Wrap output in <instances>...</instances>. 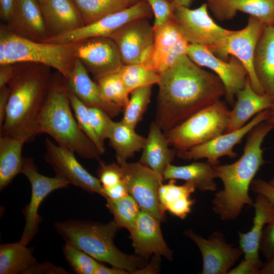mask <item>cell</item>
I'll return each instance as SVG.
<instances>
[{"label":"cell","instance_id":"cell-51","mask_svg":"<svg viewBox=\"0 0 274 274\" xmlns=\"http://www.w3.org/2000/svg\"><path fill=\"white\" fill-rule=\"evenodd\" d=\"M129 273L127 270L112 266V267H108L105 265H104L100 263L98 267H97L95 274H128Z\"/></svg>","mask_w":274,"mask_h":274},{"label":"cell","instance_id":"cell-9","mask_svg":"<svg viewBox=\"0 0 274 274\" xmlns=\"http://www.w3.org/2000/svg\"><path fill=\"white\" fill-rule=\"evenodd\" d=\"M264 26L259 19L249 16L245 27L233 30L220 45L211 51L223 60H228L229 56L237 58L248 72L252 88L259 94L265 93L255 74L253 61L256 46Z\"/></svg>","mask_w":274,"mask_h":274},{"label":"cell","instance_id":"cell-43","mask_svg":"<svg viewBox=\"0 0 274 274\" xmlns=\"http://www.w3.org/2000/svg\"><path fill=\"white\" fill-rule=\"evenodd\" d=\"M98 176L103 189L112 187L124 180L121 167L118 163L106 164L100 161Z\"/></svg>","mask_w":274,"mask_h":274},{"label":"cell","instance_id":"cell-39","mask_svg":"<svg viewBox=\"0 0 274 274\" xmlns=\"http://www.w3.org/2000/svg\"><path fill=\"white\" fill-rule=\"evenodd\" d=\"M63 252L74 272L78 274H95L100 263L91 256L68 243L63 247Z\"/></svg>","mask_w":274,"mask_h":274},{"label":"cell","instance_id":"cell-42","mask_svg":"<svg viewBox=\"0 0 274 274\" xmlns=\"http://www.w3.org/2000/svg\"><path fill=\"white\" fill-rule=\"evenodd\" d=\"M154 16L153 26H161L174 19L176 6L171 0H145Z\"/></svg>","mask_w":274,"mask_h":274},{"label":"cell","instance_id":"cell-49","mask_svg":"<svg viewBox=\"0 0 274 274\" xmlns=\"http://www.w3.org/2000/svg\"><path fill=\"white\" fill-rule=\"evenodd\" d=\"M15 0H0L1 18L7 22L9 21L15 6Z\"/></svg>","mask_w":274,"mask_h":274},{"label":"cell","instance_id":"cell-11","mask_svg":"<svg viewBox=\"0 0 274 274\" xmlns=\"http://www.w3.org/2000/svg\"><path fill=\"white\" fill-rule=\"evenodd\" d=\"M152 14L149 4L145 0H141L95 22L64 33L47 37L40 41L53 43H71L93 37H109L128 23L140 18H149Z\"/></svg>","mask_w":274,"mask_h":274},{"label":"cell","instance_id":"cell-29","mask_svg":"<svg viewBox=\"0 0 274 274\" xmlns=\"http://www.w3.org/2000/svg\"><path fill=\"white\" fill-rule=\"evenodd\" d=\"M146 138L139 162L163 177L165 169L174 159L177 151L170 148L164 132L154 121L150 124Z\"/></svg>","mask_w":274,"mask_h":274},{"label":"cell","instance_id":"cell-15","mask_svg":"<svg viewBox=\"0 0 274 274\" xmlns=\"http://www.w3.org/2000/svg\"><path fill=\"white\" fill-rule=\"evenodd\" d=\"M76 55L96 80L118 72L124 65L116 44L109 37H93L77 42Z\"/></svg>","mask_w":274,"mask_h":274},{"label":"cell","instance_id":"cell-34","mask_svg":"<svg viewBox=\"0 0 274 274\" xmlns=\"http://www.w3.org/2000/svg\"><path fill=\"white\" fill-rule=\"evenodd\" d=\"M84 25L121 11L129 6L124 0H73Z\"/></svg>","mask_w":274,"mask_h":274},{"label":"cell","instance_id":"cell-28","mask_svg":"<svg viewBox=\"0 0 274 274\" xmlns=\"http://www.w3.org/2000/svg\"><path fill=\"white\" fill-rule=\"evenodd\" d=\"M253 64L265 94L274 100V25H265L256 46Z\"/></svg>","mask_w":274,"mask_h":274},{"label":"cell","instance_id":"cell-38","mask_svg":"<svg viewBox=\"0 0 274 274\" xmlns=\"http://www.w3.org/2000/svg\"><path fill=\"white\" fill-rule=\"evenodd\" d=\"M96 83L102 98L106 101L123 109L128 101L130 93L118 72L98 78Z\"/></svg>","mask_w":274,"mask_h":274},{"label":"cell","instance_id":"cell-47","mask_svg":"<svg viewBox=\"0 0 274 274\" xmlns=\"http://www.w3.org/2000/svg\"><path fill=\"white\" fill-rule=\"evenodd\" d=\"M104 198L112 200H118L129 195L124 180L112 187L104 189Z\"/></svg>","mask_w":274,"mask_h":274},{"label":"cell","instance_id":"cell-17","mask_svg":"<svg viewBox=\"0 0 274 274\" xmlns=\"http://www.w3.org/2000/svg\"><path fill=\"white\" fill-rule=\"evenodd\" d=\"M268 111V109L259 113L238 129L224 132L208 142L177 153L178 156L185 160L206 159L213 166L218 165L219 159L223 156L236 157L237 154L233 151L234 146L240 143L254 127L266 120Z\"/></svg>","mask_w":274,"mask_h":274},{"label":"cell","instance_id":"cell-31","mask_svg":"<svg viewBox=\"0 0 274 274\" xmlns=\"http://www.w3.org/2000/svg\"><path fill=\"white\" fill-rule=\"evenodd\" d=\"M176 183V180H169L168 183L161 184L158 190L159 200L163 211L184 219L195 203V199L190 196L196 188L190 182H185L181 185Z\"/></svg>","mask_w":274,"mask_h":274},{"label":"cell","instance_id":"cell-19","mask_svg":"<svg viewBox=\"0 0 274 274\" xmlns=\"http://www.w3.org/2000/svg\"><path fill=\"white\" fill-rule=\"evenodd\" d=\"M160 222L150 213L141 210L129 230L132 245L138 255L146 259L153 255L173 260V252L164 240Z\"/></svg>","mask_w":274,"mask_h":274},{"label":"cell","instance_id":"cell-6","mask_svg":"<svg viewBox=\"0 0 274 274\" xmlns=\"http://www.w3.org/2000/svg\"><path fill=\"white\" fill-rule=\"evenodd\" d=\"M0 38L5 45V58L1 65L23 62L41 64L56 69L67 79L77 60V42L35 41L3 27L1 29Z\"/></svg>","mask_w":274,"mask_h":274},{"label":"cell","instance_id":"cell-44","mask_svg":"<svg viewBox=\"0 0 274 274\" xmlns=\"http://www.w3.org/2000/svg\"><path fill=\"white\" fill-rule=\"evenodd\" d=\"M259 251L266 260L274 256V219L266 224L263 229Z\"/></svg>","mask_w":274,"mask_h":274},{"label":"cell","instance_id":"cell-5","mask_svg":"<svg viewBox=\"0 0 274 274\" xmlns=\"http://www.w3.org/2000/svg\"><path fill=\"white\" fill-rule=\"evenodd\" d=\"M55 228L66 243L98 261L125 269L129 273L146 265L145 258L125 254L115 245L114 238L120 227L114 220L106 224L68 220L55 223Z\"/></svg>","mask_w":274,"mask_h":274},{"label":"cell","instance_id":"cell-36","mask_svg":"<svg viewBox=\"0 0 274 274\" xmlns=\"http://www.w3.org/2000/svg\"><path fill=\"white\" fill-rule=\"evenodd\" d=\"M118 73L130 93L140 87L158 85L160 78L153 70L137 63L124 64Z\"/></svg>","mask_w":274,"mask_h":274},{"label":"cell","instance_id":"cell-3","mask_svg":"<svg viewBox=\"0 0 274 274\" xmlns=\"http://www.w3.org/2000/svg\"><path fill=\"white\" fill-rule=\"evenodd\" d=\"M274 128L264 121L248 133L242 156L234 162L214 166L216 178L221 180L223 189L212 200V209L222 221L236 219L245 205L253 206L249 188L261 167L266 162L263 158L262 144Z\"/></svg>","mask_w":274,"mask_h":274},{"label":"cell","instance_id":"cell-53","mask_svg":"<svg viewBox=\"0 0 274 274\" xmlns=\"http://www.w3.org/2000/svg\"><path fill=\"white\" fill-rule=\"evenodd\" d=\"M265 121L270 123L274 126V100L272 105L268 109L267 117Z\"/></svg>","mask_w":274,"mask_h":274},{"label":"cell","instance_id":"cell-45","mask_svg":"<svg viewBox=\"0 0 274 274\" xmlns=\"http://www.w3.org/2000/svg\"><path fill=\"white\" fill-rule=\"evenodd\" d=\"M251 187L253 192L264 196L274 205V186L263 179H258L253 180Z\"/></svg>","mask_w":274,"mask_h":274},{"label":"cell","instance_id":"cell-10","mask_svg":"<svg viewBox=\"0 0 274 274\" xmlns=\"http://www.w3.org/2000/svg\"><path fill=\"white\" fill-rule=\"evenodd\" d=\"M21 173L29 180L31 189L30 201L23 210L25 224L19 241L27 245L38 232L39 224L42 221L38 212L43 201L52 192L66 188L68 184L56 176L49 177L40 174L30 157H23Z\"/></svg>","mask_w":274,"mask_h":274},{"label":"cell","instance_id":"cell-55","mask_svg":"<svg viewBox=\"0 0 274 274\" xmlns=\"http://www.w3.org/2000/svg\"><path fill=\"white\" fill-rule=\"evenodd\" d=\"M127 4L129 6L141 0H124Z\"/></svg>","mask_w":274,"mask_h":274},{"label":"cell","instance_id":"cell-24","mask_svg":"<svg viewBox=\"0 0 274 274\" xmlns=\"http://www.w3.org/2000/svg\"><path fill=\"white\" fill-rule=\"evenodd\" d=\"M68 90L87 107H97L106 111L112 118L117 116L123 108L106 101L97 84L90 78L88 72L77 59L74 68L66 79Z\"/></svg>","mask_w":274,"mask_h":274},{"label":"cell","instance_id":"cell-18","mask_svg":"<svg viewBox=\"0 0 274 274\" xmlns=\"http://www.w3.org/2000/svg\"><path fill=\"white\" fill-rule=\"evenodd\" d=\"M154 39L150 68L161 75L183 55L190 44L173 19L161 26H153Z\"/></svg>","mask_w":274,"mask_h":274},{"label":"cell","instance_id":"cell-16","mask_svg":"<svg viewBox=\"0 0 274 274\" xmlns=\"http://www.w3.org/2000/svg\"><path fill=\"white\" fill-rule=\"evenodd\" d=\"M184 234L194 242L200 250L202 259V274H226L244 254L240 247L227 243L220 231L212 232L206 239L191 229Z\"/></svg>","mask_w":274,"mask_h":274},{"label":"cell","instance_id":"cell-37","mask_svg":"<svg viewBox=\"0 0 274 274\" xmlns=\"http://www.w3.org/2000/svg\"><path fill=\"white\" fill-rule=\"evenodd\" d=\"M106 200V206L113 215V220L120 228H125L129 231L141 210L135 200L129 194L118 200L107 198Z\"/></svg>","mask_w":274,"mask_h":274},{"label":"cell","instance_id":"cell-7","mask_svg":"<svg viewBox=\"0 0 274 274\" xmlns=\"http://www.w3.org/2000/svg\"><path fill=\"white\" fill-rule=\"evenodd\" d=\"M230 110L219 99L164 132L170 147L182 152L226 132Z\"/></svg>","mask_w":274,"mask_h":274},{"label":"cell","instance_id":"cell-23","mask_svg":"<svg viewBox=\"0 0 274 274\" xmlns=\"http://www.w3.org/2000/svg\"><path fill=\"white\" fill-rule=\"evenodd\" d=\"M220 21L232 19L238 12L259 19L265 25H274V0H205Z\"/></svg>","mask_w":274,"mask_h":274},{"label":"cell","instance_id":"cell-8","mask_svg":"<svg viewBox=\"0 0 274 274\" xmlns=\"http://www.w3.org/2000/svg\"><path fill=\"white\" fill-rule=\"evenodd\" d=\"M208 10L206 2L195 9L177 6L174 19L190 44L203 46L212 51L233 30L218 25L210 16Z\"/></svg>","mask_w":274,"mask_h":274},{"label":"cell","instance_id":"cell-22","mask_svg":"<svg viewBox=\"0 0 274 274\" xmlns=\"http://www.w3.org/2000/svg\"><path fill=\"white\" fill-rule=\"evenodd\" d=\"M39 4L47 37L64 33L84 25L73 0H43Z\"/></svg>","mask_w":274,"mask_h":274},{"label":"cell","instance_id":"cell-26","mask_svg":"<svg viewBox=\"0 0 274 274\" xmlns=\"http://www.w3.org/2000/svg\"><path fill=\"white\" fill-rule=\"evenodd\" d=\"M257 195L253 226L246 233L238 232V242L245 259L263 264L259 255V245L264 227L274 219V205L264 196Z\"/></svg>","mask_w":274,"mask_h":274},{"label":"cell","instance_id":"cell-14","mask_svg":"<svg viewBox=\"0 0 274 274\" xmlns=\"http://www.w3.org/2000/svg\"><path fill=\"white\" fill-rule=\"evenodd\" d=\"M44 158L52 167L56 176L72 184L104 197L103 187L98 178L90 174L77 160L75 153L55 144L46 138Z\"/></svg>","mask_w":274,"mask_h":274},{"label":"cell","instance_id":"cell-25","mask_svg":"<svg viewBox=\"0 0 274 274\" xmlns=\"http://www.w3.org/2000/svg\"><path fill=\"white\" fill-rule=\"evenodd\" d=\"M8 23L10 31L22 37L38 41L47 37L43 17L36 0H15Z\"/></svg>","mask_w":274,"mask_h":274},{"label":"cell","instance_id":"cell-21","mask_svg":"<svg viewBox=\"0 0 274 274\" xmlns=\"http://www.w3.org/2000/svg\"><path fill=\"white\" fill-rule=\"evenodd\" d=\"M20 242L0 245L1 274L60 273L61 268L50 263H39L32 251Z\"/></svg>","mask_w":274,"mask_h":274},{"label":"cell","instance_id":"cell-57","mask_svg":"<svg viewBox=\"0 0 274 274\" xmlns=\"http://www.w3.org/2000/svg\"><path fill=\"white\" fill-rule=\"evenodd\" d=\"M36 1H37L38 2V3L39 4V3H40L43 0H36Z\"/></svg>","mask_w":274,"mask_h":274},{"label":"cell","instance_id":"cell-4","mask_svg":"<svg viewBox=\"0 0 274 274\" xmlns=\"http://www.w3.org/2000/svg\"><path fill=\"white\" fill-rule=\"evenodd\" d=\"M69 97L65 78L52 76L48 95L40 119V131L51 136L57 145L80 157L99 160L101 154L79 126Z\"/></svg>","mask_w":274,"mask_h":274},{"label":"cell","instance_id":"cell-35","mask_svg":"<svg viewBox=\"0 0 274 274\" xmlns=\"http://www.w3.org/2000/svg\"><path fill=\"white\" fill-rule=\"evenodd\" d=\"M152 86L140 87L130 92L128 101L123 108L121 121L130 127L135 128L150 103Z\"/></svg>","mask_w":274,"mask_h":274},{"label":"cell","instance_id":"cell-46","mask_svg":"<svg viewBox=\"0 0 274 274\" xmlns=\"http://www.w3.org/2000/svg\"><path fill=\"white\" fill-rule=\"evenodd\" d=\"M263 264L244 259L235 267L230 269L228 274H260Z\"/></svg>","mask_w":274,"mask_h":274},{"label":"cell","instance_id":"cell-40","mask_svg":"<svg viewBox=\"0 0 274 274\" xmlns=\"http://www.w3.org/2000/svg\"><path fill=\"white\" fill-rule=\"evenodd\" d=\"M68 91L72 108L79 126L94 144L101 155L105 152V145L100 142L92 127L87 107L74 94L69 90Z\"/></svg>","mask_w":274,"mask_h":274},{"label":"cell","instance_id":"cell-30","mask_svg":"<svg viewBox=\"0 0 274 274\" xmlns=\"http://www.w3.org/2000/svg\"><path fill=\"white\" fill-rule=\"evenodd\" d=\"M164 180H182L192 183L201 191H215L217 186L214 166L208 162H194L184 165L169 164L163 173Z\"/></svg>","mask_w":274,"mask_h":274},{"label":"cell","instance_id":"cell-41","mask_svg":"<svg viewBox=\"0 0 274 274\" xmlns=\"http://www.w3.org/2000/svg\"><path fill=\"white\" fill-rule=\"evenodd\" d=\"M87 108L92 127L100 142L105 145V140L108 139L114 121L101 109L93 107H87Z\"/></svg>","mask_w":274,"mask_h":274},{"label":"cell","instance_id":"cell-56","mask_svg":"<svg viewBox=\"0 0 274 274\" xmlns=\"http://www.w3.org/2000/svg\"><path fill=\"white\" fill-rule=\"evenodd\" d=\"M268 182L272 185L274 186V177Z\"/></svg>","mask_w":274,"mask_h":274},{"label":"cell","instance_id":"cell-27","mask_svg":"<svg viewBox=\"0 0 274 274\" xmlns=\"http://www.w3.org/2000/svg\"><path fill=\"white\" fill-rule=\"evenodd\" d=\"M236 100L230 110L225 132L238 129L247 124L251 118L269 109L273 100L266 94H259L252 88L250 80L237 93Z\"/></svg>","mask_w":274,"mask_h":274},{"label":"cell","instance_id":"cell-1","mask_svg":"<svg viewBox=\"0 0 274 274\" xmlns=\"http://www.w3.org/2000/svg\"><path fill=\"white\" fill-rule=\"evenodd\" d=\"M160 76L154 122L164 132L225 94L218 76L197 65L186 54Z\"/></svg>","mask_w":274,"mask_h":274},{"label":"cell","instance_id":"cell-50","mask_svg":"<svg viewBox=\"0 0 274 274\" xmlns=\"http://www.w3.org/2000/svg\"><path fill=\"white\" fill-rule=\"evenodd\" d=\"M13 64L1 65L0 88L8 85L12 78L15 69Z\"/></svg>","mask_w":274,"mask_h":274},{"label":"cell","instance_id":"cell-12","mask_svg":"<svg viewBox=\"0 0 274 274\" xmlns=\"http://www.w3.org/2000/svg\"><path fill=\"white\" fill-rule=\"evenodd\" d=\"M129 194L141 209L155 216L161 221L165 218L158 198V190L163 177L140 162H126L120 165Z\"/></svg>","mask_w":274,"mask_h":274},{"label":"cell","instance_id":"cell-20","mask_svg":"<svg viewBox=\"0 0 274 274\" xmlns=\"http://www.w3.org/2000/svg\"><path fill=\"white\" fill-rule=\"evenodd\" d=\"M109 38L116 44L124 64H140L142 53L154 43V28L147 18H140L128 23Z\"/></svg>","mask_w":274,"mask_h":274},{"label":"cell","instance_id":"cell-32","mask_svg":"<svg viewBox=\"0 0 274 274\" xmlns=\"http://www.w3.org/2000/svg\"><path fill=\"white\" fill-rule=\"evenodd\" d=\"M25 142L11 135H0V190H2L21 173Z\"/></svg>","mask_w":274,"mask_h":274},{"label":"cell","instance_id":"cell-2","mask_svg":"<svg viewBox=\"0 0 274 274\" xmlns=\"http://www.w3.org/2000/svg\"><path fill=\"white\" fill-rule=\"evenodd\" d=\"M22 63L15 66L14 75L7 85L10 96L0 135L17 137L27 143L41 134L40 119L52 76L48 66Z\"/></svg>","mask_w":274,"mask_h":274},{"label":"cell","instance_id":"cell-54","mask_svg":"<svg viewBox=\"0 0 274 274\" xmlns=\"http://www.w3.org/2000/svg\"><path fill=\"white\" fill-rule=\"evenodd\" d=\"M176 6L189 7L192 0H171Z\"/></svg>","mask_w":274,"mask_h":274},{"label":"cell","instance_id":"cell-48","mask_svg":"<svg viewBox=\"0 0 274 274\" xmlns=\"http://www.w3.org/2000/svg\"><path fill=\"white\" fill-rule=\"evenodd\" d=\"M9 96L10 89L8 85L0 88V128L5 119Z\"/></svg>","mask_w":274,"mask_h":274},{"label":"cell","instance_id":"cell-52","mask_svg":"<svg viewBox=\"0 0 274 274\" xmlns=\"http://www.w3.org/2000/svg\"><path fill=\"white\" fill-rule=\"evenodd\" d=\"M260 274H274V256L264 263Z\"/></svg>","mask_w":274,"mask_h":274},{"label":"cell","instance_id":"cell-13","mask_svg":"<svg viewBox=\"0 0 274 274\" xmlns=\"http://www.w3.org/2000/svg\"><path fill=\"white\" fill-rule=\"evenodd\" d=\"M187 55L195 63L212 70L221 81L225 90L226 100L234 103V97L246 84L248 72L242 63L233 56L227 60L220 58L208 48L189 44Z\"/></svg>","mask_w":274,"mask_h":274},{"label":"cell","instance_id":"cell-33","mask_svg":"<svg viewBox=\"0 0 274 274\" xmlns=\"http://www.w3.org/2000/svg\"><path fill=\"white\" fill-rule=\"evenodd\" d=\"M146 138L135 132L122 121H114L108 137L110 146L115 152L117 163L122 164L135 152L142 150Z\"/></svg>","mask_w":274,"mask_h":274}]
</instances>
